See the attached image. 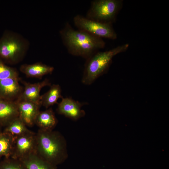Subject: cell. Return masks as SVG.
Instances as JSON below:
<instances>
[{
	"label": "cell",
	"instance_id": "9c48e42d",
	"mask_svg": "<svg viewBox=\"0 0 169 169\" xmlns=\"http://www.w3.org/2000/svg\"><path fill=\"white\" fill-rule=\"evenodd\" d=\"M19 117L27 126L35 124L36 117L39 112L41 105L31 101L17 100Z\"/></svg>",
	"mask_w": 169,
	"mask_h": 169
},
{
	"label": "cell",
	"instance_id": "2e32d148",
	"mask_svg": "<svg viewBox=\"0 0 169 169\" xmlns=\"http://www.w3.org/2000/svg\"><path fill=\"white\" fill-rule=\"evenodd\" d=\"M62 98L60 86L59 84H54L47 92L41 95L40 102L41 105L47 109L57 103L59 99Z\"/></svg>",
	"mask_w": 169,
	"mask_h": 169
},
{
	"label": "cell",
	"instance_id": "ac0fdd59",
	"mask_svg": "<svg viewBox=\"0 0 169 169\" xmlns=\"http://www.w3.org/2000/svg\"><path fill=\"white\" fill-rule=\"evenodd\" d=\"M3 131L9 133L14 137L25 134L30 130L28 129L27 126L18 117L5 127Z\"/></svg>",
	"mask_w": 169,
	"mask_h": 169
},
{
	"label": "cell",
	"instance_id": "d6986e66",
	"mask_svg": "<svg viewBox=\"0 0 169 169\" xmlns=\"http://www.w3.org/2000/svg\"><path fill=\"white\" fill-rule=\"evenodd\" d=\"M0 169H26L20 160L11 157L4 158L0 162Z\"/></svg>",
	"mask_w": 169,
	"mask_h": 169
},
{
	"label": "cell",
	"instance_id": "5b68a950",
	"mask_svg": "<svg viewBox=\"0 0 169 169\" xmlns=\"http://www.w3.org/2000/svg\"><path fill=\"white\" fill-rule=\"evenodd\" d=\"M122 4V1L119 0L93 1L85 17L99 22L112 24Z\"/></svg>",
	"mask_w": 169,
	"mask_h": 169
},
{
	"label": "cell",
	"instance_id": "7c38bea8",
	"mask_svg": "<svg viewBox=\"0 0 169 169\" xmlns=\"http://www.w3.org/2000/svg\"><path fill=\"white\" fill-rule=\"evenodd\" d=\"M19 117L17 100H0V125L5 127L13 120Z\"/></svg>",
	"mask_w": 169,
	"mask_h": 169
},
{
	"label": "cell",
	"instance_id": "44dd1931",
	"mask_svg": "<svg viewBox=\"0 0 169 169\" xmlns=\"http://www.w3.org/2000/svg\"><path fill=\"white\" fill-rule=\"evenodd\" d=\"M2 127L0 125V134L3 131L2 130Z\"/></svg>",
	"mask_w": 169,
	"mask_h": 169
},
{
	"label": "cell",
	"instance_id": "52a82bcc",
	"mask_svg": "<svg viewBox=\"0 0 169 169\" xmlns=\"http://www.w3.org/2000/svg\"><path fill=\"white\" fill-rule=\"evenodd\" d=\"M36 133L30 131L21 135L14 136L10 157L21 160L36 152Z\"/></svg>",
	"mask_w": 169,
	"mask_h": 169
},
{
	"label": "cell",
	"instance_id": "6da1fadb",
	"mask_svg": "<svg viewBox=\"0 0 169 169\" xmlns=\"http://www.w3.org/2000/svg\"><path fill=\"white\" fill-rule=\"evenodd\" d=\"M59 33L70 54L86 59L105 46L102 38L83 31L75 29L68 23L66 24Z\"/></svg>",
	"mask_w": 169,
	"mask_h": 169
},
{
	"label": "cell",
	"instance_id": "7a4b0ae2",
	"mask_svg": "<svg viewBox=\"0 0 169 169\" xmlns=\"http://www.w3.org/2000/svg\"><path fill=\"white\" fill-rule=\"evenodd\" d=\"M36 140V153L49 163L57 166L68 158L67 142L59 131L39 129Z\"/></svg>",
	"mask_w": 169,
	"mask_h": 169
},
{
	"label": "cell",
	"instance_id": "277c9868",
	"mask_svg": "<svg viewBox=\"0 0 169 169\" xmlns=\"http://www.w3.org/2000/svg\"><path fill=\"white\" fill-rule=\"evenodd\" d=\"M28 46V42L21 36L6 31L0 38V58L4 63H17L23 58Z\"/></svg>",
	"mask_w": 169,
	"mask_h": 169
},
{
	"label": "cell",
	"instance_id": "30bf717a",
	"mask_svg": "<svg viewBox=\"0 0 169 169\" xmlns=\"http://www.w3.org/2000/svg\"><path fill=\"white\" fill-rule=\"evenodd\" d=\"M18 78H10L0 80V97L3 99L14 100L21 94L22 88Z\"/></svg>",
	"mask_w": 169,
	"mask_h": 169
},
{
	"label": "cell",
	"instance_id": "7402d4cb",
	"mask_svg": "<svg viewBox=\"0 0 169 169\" xmlns=\"http://www.w3.org/2000/svg\"><path fill=\"white\" fill-rule=\"evenodd\" d=\"M1 99H2L0 97V100Z\"/></svg>",
	"mask_w": 169,
	"mask_h": 169
},
{
	"label": "cell",
	"instance_id": "e0dca14e",
	"mask_svg": "<svg viewBox=\"0 0 169 169\" xmlns=\"http://www.w3.org/2000/svg\"><path fill=\"white\" fill-rule=\"evenodd\" d=\"M14 137L8 133L3 131L0 134V157H10L12 155Z\"/></svg>",
	"mask_w": 169,
	"mask_h": 169
},
{
	"label": "cell",
	"instance_id": "9a60e30c",
	"mask_svg": "<svg viewBox=\"0 0 169 169\" xmlns=\"http://www.w3.org/2000/svg\"><path fill=\"white\" fill-rule=\"evenodd\" d=\"M20 160L26 169H57V166L45 161L36 152Z\"/></svg>",
	"mask_w": 169,
	"mask_h": 169
},
{
	"label": "cell",
	"instance_id": "5bb4252c",
	"mask_svg": "<svg viewBox=\"0 0 169 169\" xmlns=\"http://www.w3.org/2000/svg\"><path fill=\"white\" fill-rule=\"evenodd\" d=\"M57 123V120L51 108L40 111L35 121V124L39 129L48 131L53 130Z\"/></svg>",
	"mask_w": 169,
	"mask_h": 169
},
{
	"label": "cell",
	"instance_id": "4fadbf2b",
	"mask_svg": "<svg viewBox=\"0 0 169 169\" xmlns=\"http://www.w3.org/2000/svg\"><path fill=\"white\" fill-rule=\"evenodd\" d=\"M20 70L28 77L41 78L45 75L51 74L54 68L41 63H37L23 64L20 66Z\"/></svg>",
	"mask_w": 169,
	"mask_h": 169
},
{
	"label": "cell",
	"instance_id": "8fae6325",
	"mask_svg": "<svg viewBox=\"0 0 169 169\" xmlns=\"http://www.w3.org/2000/svg\"><path fill=\"white\" fill-rule=\"evenodd\" d=\"M23 84L24 85V90L17 100L29 101L41 105L40 91L43 87L50 86L51 84L49 80L46 79L37 83L31 84L23 82Z\"/></svg>",
	"mask_w": 169,
	"mask_h": 169
},
{
	"label": "cell",
	"instance_id": "ba28073f",
	"mask_svg": "<svg viewBox=\"0 0 169 169\" xmlns=\"http://www.w3.org/2000/svg\"><path fill=\"white\" fill-rule=\"evenodd\" d=\"M84 104L70 98H63L58 104L57 111L59 114L76 121L85 115V111L81 109Z\"/></svg>",
	"mask_w": 169,
	"mask_h": 169
},
{
	"label": "cell",
	"instance_id": "3957f363",
	"mask_svg": "<svg viewBox=\"0 0 169 169\" xmlns=\"http://www.w3.org/2000/svg\"><path fill=\"white\" fill-rule=\"evenodd\" d=\"M129 47L125 44L104 52H97L86 59L82 82L90 85L107 69L113 58L126 51Z\"/></svg>",
	"mask_w": 169,
	"mask_h": 169
},
{
	"label": "cell",
	"instance_id": "ffe728a7",
	"mask_svg": "<svg viewBox=\"0 0 169 169\" xmlns=\"http://www.w3.org/2000/svg\"><path fill=\"white\" fill-rule=\"evenodd\" d=\"M10 78H18L16 69L6 65L0 58V80Z\"/></svg>",
	"mask_w": 169,
	"mask_h": 169
},
{
	"label": "cell",
	"instance_id": "8992f818",
	"mask_svg": "<svg viewBox=\"0 0 169 169\" xmlns=\"http://www.w3.org/2000/svg\"><path fill=\"white\" fill-rule=\"evenodd\" d=\"M73 21L74 24L78 30L101 38L114 40L117 38V34L111 24L99 22L80 15L75 16Z\"/></svg>",
	"mask_w": 169,
	"mask_h": 169
}]
</instances>
